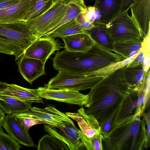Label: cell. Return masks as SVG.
<instances>
[{
	"instance_id": "1",
	"label": "cell",
	"mask_w": 150,
	"mask_h": 150,
	"mask_svg": "<svg viewBox=\"0 0 150 150\" xmlns=\"http://www.w3.org/2000/svg\"><path fill=\"white\" fill-rule=\"evenodd\" d=\"M123 67L112 71L97 83L88 94L85 113L93 115L99 124L117 110L133 89L126 81Z\"/></svg>"
},
{
	"instance_id": "2",
	"label": "cell",
	"mask_w": 150,
	"mask_h": 150,
	"mask_svg": "<svg viewBox=\"0 0 150 150\" xmlns=\"http://www.w3.org/2000/svg\"><path fill=\"white\" fill-rule=\"evenodd\" d=\"M108 150H142L147 149L146 125L143 114L115 127L103 140Z\"/></svg>"
},
{
	"instance_id": "3",
	"label": "cell",
	"mask_w": 150,
	"mask_h": 150,
	"mask_svg": "<svg viewBox=\"0 0 150 150\" xmlns=\"http://www.w3.org/2000/svg\"><path fill=\"white\" fill-rule=\"evenodd\" d=\"M37 38L24 21L0 23V53L14 56L15 61Z\"/></svg>"
},
{
	"instance_id": "4",
	"label": "cell",
	"mask_w": 150,
	"mask_h": 150,
	"mask_svg": "<svg viewBox=\"0 0 150 150\" xmlns=\"http://www.w3.org/2000/svg\"><path fill=\"white\" fill-rule=\"evenodd\" d=\"M113 70L109 66L88 74H72L58 71L45 87L52 89H68L78 91L91 89Z\"/></svg>"
},
{
	"instance_id": "5",
	"label": "cell",
	"mask_w": 150,
	"mask_h": 150,
	"mask_svg": "<svg viewBox=\"0 0 150 150\" xmlns=\"http://www.w3.org/2000/svg\"><path fill=\"white\" fill-rule=\"evenodd\" d=\"M69 7L64 1L55 0L52 6L42 14L26 21L37 38L43 37L62 19Z\"/></svg>"
},
{
	"instance_id": "6",
	"label": "cell",
	"mask_w": 150,
	"mask_h": 150,
	"mask_svg": "<svg viewBox=\"0 0 150 150\" xmlns=\"http://www.w3.org/2000/svg\"><path fill=\"white\" fill-rule=\"evenodd\" d=\"M128 10L120 12L106 25L114 42L140 38L142 40L141 30L133 17L129 15Z\"/></svg>"
},
{
	"instance_id": "7",
	"label": "cell",
	"mask_w": 150,
	"mask_h": 150,
	"mask_svg": "<svg viewBox=\"0 0 150 150\" xmlns=\"http://www.w3.org/2000/svg\"><path fill=\"white\" fill-rule=\"evenodd\" d=\"M16 118H26L40 120L45 125L61 127L74 122L66 114L57 109L53 105L49 104L45 108L32 107L26 112L13 114Z\"/></svg>"
},
{
	"instance_id": "8",
	"label": "cell",
	"mask_w": 150,
	"mask_h": 150,
	"mask_svg": "<svg viewBox=\"0 0 150 150\" xmlns=\"http://www.w3.org/2000/svg\"><path fill=\"white\" fill-rule=\"evenodd\" d=\"M145 110L143 96L133 88L124 100L115 115L113 129L116 126L132 120L139 113L143 114Z\"/></svg>"
},
{
	"instance_id": "9",
	"label": "cell",
	"mask_w": 150,
	"mask_h": 150,
	"mask_svg": "<svg viewBox=\"0 0 150 150\" xmlns=\"http://www.w3.org/2000/svg\"><path fill=\"white\" fill-rule=\"evenodd\" d=\"M36 89L39 96L42 98L80 106L86 104L89 97L88 94H83L75 90L49 89L45 86Z\"/></svg>"
},
{
	"instance_id": "10",
	"label": "cell",
	"mask_w": 150,
	"mask_h": 150,
	"mask_svg": "<svg viewBox=\"0 0 150 150\" xmlns=\"http://www.w3.org/2000/svg\"><path fill=\"white\" fill-rule=\"evenodd\" d=\"M63 48L54 39L42 37L35 40L25 50L26 57L38 59L45 64L51 54Z\"/></svg>"
},
{
	"instance_id": "11",
	"label": "cell",
	"mask_w": 150,
	"mask_h": 150,
	"mask_svg": "<svg viewBox=\"0 0 150 150\" xmlns=\"http://www.w3.org/2000/svg\"><path fill=\"white\" fill-rule=\"evenodd\" d=\"M44 129L48 134L60 139L70 150H78L84 147L81 142L79 129L74 124L69 123L61 127L45 125Z\"/></svg>"
},
{
	"instance_id": "12",
	"label": "cell",
	"mask_w": 150,
	"mask_h": 150,
	"mask_svg": "<svg viewBox=\"0 0 150 150\" xmlns=\"http://www.w3.org/2000/svg\"><path fill=\"white\" fill-rule=\"evenodd\" d=\"M17 61L19 72L30 84L38 77L46 74L45 64L38 59L26 57L23 54Z\"/></svg>"
},
{
	"instance_id": "13",
	"label": "cell",
	"mask_w": 150,
	"mask_h": 150,
	"mask_svg": "<svg viewBox=\"0 0 150 150\" xmlns=\"http://www.w3.org/2000/svg\"><path fill=\"white\" fill-rule=\"evenodd\" d=\"M130 8L132 16L141 30L144 41L150 35V0H136Z\"/></svg>"
},
{
	"instance_id": "14",
	"label": "cell",
	"mask_w": 150,
	"mask_h": 150,
	"mask_svg": "<svg viewBox=\"0 0 150 150\" xmlns=\"http://www.w3.org/2000/svg\"><path fill=\"white\" fill-rule=\"evenodd\" d=\"M0 95L10 96L30 103H43L36 89L24 88L14 84L0 81Z\"/></svg>"
},
{
	"instance_id": "15",
	"label": "cell",
	"mask_w": 150,
	"mask_h": 150,
	"mask_svg": "<svg viewBox=\"0 0 150 150\" xmlns=\"http://www.w3.org/2000/svg\"><path fill=\"white\" fill-rule=\"evenodd\" d=\"M2 126L19 144L28 147L35 145L31 137L13 114L5 116Z\"/></svg>"
},
{
	"instance_id": "16",
	"label": "cell",
	"mask_w": 150,
	"mask_h": 150,
	"mask_svg": "<svg viewBox=\"0 0 150 150\" xmlns=\"http://www.w3.org/2000/svg\"><path fill=\"white\" fill-rule=\"evenodd\" d=\"M123 0H95L93 6L100 16L99 21L107 25L120 12Z\"/></svg>"
},
{
	"instance_id": "17",
	"label": "cell",
	"mask_w": 150,
	"mask_h": 150,
	"mask_svg": "<svg viewBox=\"0 0 150 150\" xmlns=\"http://www.w3.org/2000/svg\"><path fill=\"white\" fill-rule=\"evenodd\" d=\"M32 4L31 0H21L17 3L0 10V23L23 21Z\"/></svg>"
},
{
	"instance_id": "18",
	"label": "cell",
	"mask_w": 150,
	"mask_h": 150,
	"mask_svg": "<svg viewBox=\"0 0 150 150\" xmlns=\"http://www.w3.org/2000/svg\"><path fill=\"white\" fill-rule=\"evenodd\" d=\"M61 38L64 42L65 49L71 52H85L90 49L96 43L86 32L62 37Z\"/></svg>"
},
{
	"instance_id": "19",
	"label": "cell",
	"mask_w": 150,
	"mask_h": 150,
	"mask_svg": "<svg viewBox=\"0 0 150 150\" xmlns=\"http://www.w3.org/2000/svg\"><path fill=\"white\" fill-rule=\"evenodd\" d=\"M32 103L25 102L14 97L0 95V107L5 114H19L28 111Z\"/></svg>"
},
{
	"instance_id": "20",
	"label": "cell",
	"mask_w": 150,
	"mask_h": 150,
	"mask_svg": "<svg viewBox=\"0 0 150 150\" xmlns=\"http://www.w3.org/2000/svg\"><path fill=\"white\" fill-rule=\"evenodd\" d=\"M125 79L132 87L137 90L143 88L146 79V72L144 69L143 64L123 67Z\"/></svg>"
},
{
	"instance_id": "21",
	"label": "cell",
	"mask_w": 150,
	"mask_h": 150,
	"mask_svg": "<svg viewBox=\"0 0 150 150\" xmlns=\"http://www.w3.org/2000/svg\"><path fill=\"white\" fill-rule=\"evenodd\" d=\"M94 26L86 30L95 42L107 50L112 51L114 42L109 33L106 25L95 21Z\"/></svg>"
},
{
	"instance_id": "22",
	"label": "cell",
	"mask_w": 150,
	"mask_h": 150,
	"mask_svg": "<svg viewBox=\"0 0 150 150\" xmlns=\"http://www.w3.org/2000/svg\"><path fill=\"white\" fill-rule=\"evenodd\" d=\"M143 42L140 38L114 42L112 51L121 55L125 59L132 52L140 51L143 47Z\"/></svg>"
},
{
	"instance_id": "23",
	"label": "cell",
	"mask_w": 150,
	"mask_h": 150,
	"mask_svg": "<svg viewBox=\"0 0 150 150\" xmlns=\"http://www.w3.org/2000/svg\"><path fill=\"white\" fill-rule=\"evenodd\" d=\"M86 32L75 19L60 26L50 35L44 37L54 39Z\"/></svg>"
},
{
	"instance_id": "24",
	"label": "cell",
	"mask_w": 150,
	"mask_h": 150,
	"mask_svg": "<svg viewBox=\"0 0 150 150\" xmlns=\"http://www.w3.org/2000/svg\"><path fill=\"white\" fill-rule=\"evenodd\" d=\"M38 150H69L67 145L55 137L48 134L42 137L37 147Z\"/></svg>"
},
{
	"instance_id": "25",
	"label": "cell",
	"mask_w": 150,
	"mask_h": 150,
	"mask_svg": "<svg viewBox=\"0 0 150 150\" xmlns=\"http://www.w3.org/2000/svg\"><path fill=\"white\" fill-rule=\"evenodd\" d=\"M32 5L25 15L23 21L25 22L40 16L49 9L54 0H31Z\"/></svg>"
},
{
	"instance_id": "26",
	"label": "cell",
	"mask_w": 150,
	"mask_h": 150,
	"mask_svg": "<svg viewBox=\"0 0 150 150\" xmlns=\"http://www.w3.org/2000/svg\"><path fill=\"white\" fill-rule=\"evenodd\" d=\"M68 4L69 7L62 19L43 37L48 36L60 26L75 19L80 13H83L85 12L81 8L75 4L69 3Z\"/></svg>"
},
{
	"instance_id": "27",
	"label": "cell",
	"mask_w": 150,
	"mask_h": 150,
	"mask_svg": "<svg viewBox=\"0 0 150 150\" xmlns=\"http://www.w3.org/2000/svg\"><path fill=\"white\" fill-rule=\"evenodd\" d=\"M78 132L82 143L87 150H103L102 144L103 137L101 133L89 138L80 130Z\"/></svg>"
},
{
	"instance_id": "28",
	"label": "cell",
	"mask_w": 150,
	"mask_h": 150,
	"mask_svg": "<svg viewBox=\"0 0 150 150\" xmlns=\"http://www.w3.org/2000/svg\"><path fill=\"white\" fill-rule=\"evenodd\" d=\"M65 113L69 117L77 122L81 131L88 137H91L100 133L96 132L89 125L83 117L79 112H66Z\"/></svg>"
},
{
	"instance_id": "29",
	"label": "cell",
	"mask_w": 150,
	"mask_h": 150,
	"mask_svg": "<svg viewBox=\"0 0 150 150\" xmlns=\"http://www.w3.org/2000/svg\"><path fill=\"white\" fill-rule=\"evenodd\" d=\"M0 126V150H19L21 146L8 134L5 133Z\"/></svg>"
},
{
	"instance_id": "30",
	"label": "cell",
	"mask_w": 150,
	"mask_h": 150,
	"mask_svg": "<svg viewBox=\"0 0 150 150\" xmlns=\"http://www.w3.org/2000/svg\"><path fill=\"white\" fill-rule=\"evenodd\" d=\"M78 111L83 117L89 125L96 132L100 133L99 123L93 115L86 114L85 112L84 109L83 107L78 109Z\"/></svg>"
},
{
	"instance_id": "31",
	"label": "cell",
	"mask_w": 150,
	"mask_h": 150,
	"mask_svg": "<svg viewBox=\"0 0 150 150\" xmlns=\"http://www.w3.org/2000/svg\"><path fill=\"white\" fill-rule=\"evenodd\" d=\"M16 118L21 123L27 132L28 133L29 129L31 127L36 125L44 124L42 122L35 119L26 118Z\"/></svg>"
},
{
	"instance_id": "32",
	"label": "cell",
	"mask_w": 150,
	"mask_h": 150,
	"mask_svg": "<svg viewBox=\"0 0 150 150\" xmlns=\"http://www.w3.org/2000/svg\"><path fill=\"white\" fill-rule=\"evenodd\" d=\"M75 20L81 27L86 30L90 29L94 26V24L85 19L82 13L78 15Z\"/></svg>"
},
{
	"instance_id": "33",
	"label": "cell",
	"mask_w": 150,
	"mask_h": 150,
	"mask_svg": "<svg viewBox=\"0 0 150 150\" xmlns=\"http://www.w3.org/2000/svg\"><path fill=\"white\" fill-rule=\"evenodd\" d=\"M85 19L93 24L96 20L95 8L93 6H89L83 13H82Z\"/></svg>"
},
{
	"instance_id": "34",
	"label": "cell",
	"mask_w": 150,
	"mask_h": 150,
	"mask_svg": "<svg viewBox=\"0 0 150 150\" xmlns=\"http://www.w3.org/2000/svg\"><path fill=\"white\" fill-rule=\"evenodd\" d=\"M146 123V146L147 148L150 147V112L149 110L147 113L144 112L143 114Z\"/></svg>"
},
{
	"instance_id": "35",
	"label": "cell",
	"mask_w": 150,
	"mask_h": 150,
	"mask_svg": "<svg viewBox=\"0 0 150 150\" xmlns=\"http://www.w3.org/2000/svg\"><path fill=\"white\" fill-rule=\"evenodd\" d=\"M144 59V54L142 48L140 50L133 61L127 66H134L143 64Z\"/></svg>"
},
{
	"instance_id": "36",
	"label": "cell",
	"mask_w": 150,
	"mask_h": 150,
	"mask_svg": "<svg viewBox=\"0 0 150 150\" xmlns=\"http://www.w3.org/2000/svg\"><path fill=\"white\" fill-rule=\"evenodd\" d=\"M61 1H64L66 4L74 3L78 6L84 11L87 9V7L85 5L83 0H54Z\"/></svg>"
},
{
	"instance_id": "37",
	"label": "cell",
	"mask_w": 150,
	"mask_h": 150,
	"mask_svg": "<svg viewBox=\"0 0 150 150\" xmlns=\"http://www.w3.org/2000/svg\"><path fill=\"white\" fill-rule=\"evenodd\" d=\"M144 59L143 63V67L145 71H147L149 68V52L146 51L145 52L144 51Z\"/></svg>"
},
{
	"instance_id": "38",
	"label": "cell",
	"mask_w": 150,
	"mask_h": 150,
	"mask_svg": "<svg viewBox=\"0 0 150 150\" xmlns=\"http://www.w3.org/2000/svg\"><path fill=\"white\" fill-rule=\"evenodd\" d=\"M136 0H123L120 12L129 10L131 5Z\"/></svg>"
},
{
	"instance_id": "39",
	"label": "cell",
	"mask_w": 150,
	"mask_h": 150,
	"mask_svg": "<svg viewBox=\"0 0 150 150\" xmlns=\"http://www.w3.org/2000/svg\"><path fill=\"white\" fill-rule=\"evenodd\" d=\"M21 0H8L0 3V10L19 2Z\"/></svg>"
},
{
	"instance_id": "40",
	"label": "cell",
	"mask_w": 150,
	"mask_h": 150,
	"mask_svg": "<svg viewBox=\"0 0 150 150\" xmlns=\"http://www.w3.org/2000/svg\"><path fill=\"white\" fill-rule=\"evenodd\" d=\"M135 56L128 58L122 61V64L123 66H125L131 63L135 58Z\"/></svg>"
},
{
	"instance_id": "41",
	"label": "cell",
	"mask_w": 150,
	"mask_h": 150,
	"mask_svg": "<svg viewBox=\"0 0 150 150\" xmlns=\"http://www.w3.org/2000/svg\"><path fill=\"white\" fill-rule=\"evenodd\" d=\"M5 117V114L0 107V126H2V124Z\"/></svg>"
},
{
	"instance_id": "42",
	"label": "cell",
	"mask_w": 150,
	"mask_h": 150,
	"mask_svg": "<svg viewBox=\"0 0 150 150\" xmlns=\"http://www.w3.org/2000/svg\"><path fill=\"white\" fill-rule=\"evenodd\" d=\"M8 0H0V3L5 1H6Z\"/></svg>"
},
{
	"instance_id": "43",
	"label": "cell",
	"mask_w": 150,
	"mask_h": 150,
	"mask_svg": "<svg viewBox=\"0 0 150 150\" xmlns=\"http://www.w3.org/2000/svg\"><path fill=\"white\" fill-rule=\"evenodd\" d=\"M140 92H143L144 93V89L142 91H140ZM145 106H146V108H147V107H146V105H145Z\"/></svg>"
},
{
	"instance_id": "44",
	"label": "cell",
	"mask_w": 150,
	"mask_h": 150,
	"mask_svg": "<svg viewBox=\"0 0 150 150\" xmlns=\"http://www.w3.org/2000/svg\"><path fill=\"white\" fill-rule=\"evenodd\" d=\"M140 93H143L144 94V93H143V92H140ZM145 108H146V107H145Z\"/></svg>"
},
{
	"instance_id": "45",
	"label": "cell",
	"mask_w": 150,
	"mask_h": 150,
	"mask_svg": "<svg viewBox=\"0 0 150 150\" xmlns=\"http://www.w3.org/2000/svg\"><path fill=\"white\" fill-rule=\"evenodd\" d=\"M143 93H144V92H143ZM144 105H145V104H144Z\"/></svg>"
}]
</instances>
